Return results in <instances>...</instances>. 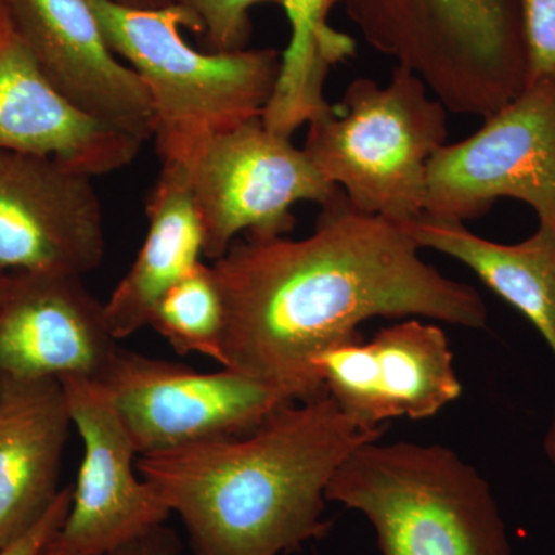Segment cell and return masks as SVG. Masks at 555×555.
<instances>
[{
    "label": "cell",
    "mask_w": 555,
    "mask_h": 555,
    "mask_svg": "<svg viewBox=\"0 0 555 555\" xmlns=\"http://www.w3.org/2000/svg\"><path fill=\"white\" fill-rule=\"evenodd\" d=\"M122 9L137 11H159L178 5L179 0H108Z\"/></svg>",
    "instance_id": "obj_25"
},
{
    "label": "cell",
    "mask_w": 555,
    "mask_h": 555,
    "mask_svg": "<svg viewBox=\"0 0 555 555\" xmlns=\"http://www.w3.org/2000/svg\"><path fill=\"white\" fill-rule=\"evenodd\" d=\"M385 430L357 426L324 393L288 401L243 436L138 455L137 469L196 555H283L327 534L332 477Z\"/></svg>",
    "instance_id": "obj_2"
},
{
    "label": "cell",
    "mask_w": 555,
    "mask_h": 555,
    "mask_svg": "<svg viewBox=\"0 0 555 555\" xmlns=\"http://www.w3.org/2000/svg\"><path fill=\"white\" fill-rule=\"evenodd\" d=\"M422 248L465 264L537 328L555 358V229L539 224L517 244L481 238L463 222L420 218L411 224Z\"/></svg>",
    "instance_id": "obj_18"
},
{
    "label": "cell",
    "mask_w": 555,
    "mask_h": 555,
    "mask_svg": "<svg viewBox=\"0 0 555 555\" xmlns=\"http://www.w3.org/2000/svg\"><path fill=\"white\" fill-rule=\"evenodd\" d=\"M0 305V383L82 377L100 382L119 350L104 305L79 276L11 273Z\"/></svg>",
    "instance_id": "obj_14"
},
{
    "label": "cell",
    "mask_w": 555,
    "mask_h": 555,
    "mask_svg": "<svg viewBox=\"0 0 555 555\" xmlns=\"http://www.w3.org/2000/svg\"><path fill=\"white\" fill-rule=\"evenodd\" d=\"M500 199L525 203L555 229V78L528 83L427 164L426 217L465 224Z\"/></svg>",
    "instance_id": "obj_7"
},
{
    "label": "cell",
    "mask_w": 555,
    "mask_h": 555,
    "mask_svg": "<svg viewBox=\"0 0 555 555\" xmlns=\"http://www.w3.org/2000/svg\"><path fill=\"white\" fill-rule=\"evenodd\" d=\"M420 250L411 224L358 210L341 189L306 238L235 241L211 266L224 306L221 367L305 401L326 393L318 358L363 338L358 327L371 318L485 327L477 288Z\"/></svg>",
    "instance_id": "obj_1"
},
{
    "label": "cell",
    "mask_w": 555,
    "mask_h": 555,
    "mask_svg": "<svg viewBox=\"0 0 555 555\" xmlns=\"http://www.w3.org/2000/svg\"><path fill=\"white\" fill-rule=\"evenodd\" d=\"M149 326L179 356L199 353L221 364L224 306L211 266L201 262L169 288L153 309Z\"/></svg>",
    "instance_id": "obj_20"
},
{
    "label": "cell",
    "mask_w": 555,
    "mask_h": 555,
    "mask_svg": "<svg viewBox=\"0 0 555 555\" xmlns=\"http://www.w3.org/2000/svg\"><path fill=\"white\" fill-rule=\"evenodd\" d=\"M326 495L366 518L382 555H513L491 486L441 444H363Z\"/></svg>",
    "instance_id": "obj_4"
},
{
    "label": "cell",
    "mask_w": 555,
    "mask_h": 555,
    "mask_svg": "<svg viewBox=\"0 0 555 555\" xmlns=\"http://www.w3.org/2000/svg\"><path fill=\"white\" fill-rule=\"evenodd\" d=\"M108 555H181V543L173 531L160 525Z\"/></svg>",
    "instance_id": "obj_24"
},
{
    "label": "cell",
    "mask_w": 555,
    "mask_h": 555,
    "mask_svg": "<svg viewBox=\"0 0 555 555\" xmlns=\"http://www.w3.org/2000/svg\"><path fill=\"white\" fill-rule=\"evenodd\" d=\"M60 382L83 459L57 539L78 553L108 555L164 525L170 509L156 489L137 476V449L101 383L82 377Z\"/></svg>",
    "instance_id": "obj_12"
},
{
    "label": "cell",
    "mask_w": 555,
    "mask_h": 555,
    "mask_svg": "<svg viewBox=\"0 0 555 555\" xmlns=\"http://www.w3.org/2000/svg\"><path fill=\"white\" fill-rule=\"evenodd\" d=\"M89 3L109 49L147 87L163 169L188 175L208 142L264 115L280 76V51L201 53L179 33L190 30L189 14L179 5L137 11L108 0Z\"/></svg>",
    "instance_id": "obj_3"
},
{
    "label": "cell",
    "mask_w": 555,
    "mask_h": 555,
    "mask_svg": "<svg viewBox=\"0 0 555 555\" xmlns=\"http://www.w3.org/2000/svg\"><path fill=\"white\" fill-rule=\"evenodd\" d=\"M47 78L87 115L147 141V87L109 49L89 0H2Z\"/></svg>",
    "instance_id": "obj_13"
},
{
    "label": "cell",
    "mask_w": 555,
    "mask_h": 555,
    "mask_svg": "<svg viewBox=\"0 0 555 555\" xmlns=\"http://www.w3.org/2000/svg\"><path fill=\"white\" fill-rule=\"evenodd\" d=\"M203 228L204 257L217 261L241 233L286 236L298 203L323 206L339 188L318 173L305 150L273 133L261 118L208 142L188 171Z\"/></svg>",
    "instance_id": "obj_8"
},
{
    "label": "cell",
    "mask_w": 555,
    "mask_h": 555,
    "mask_svg": "<svg viewBox=\"0 0 555 555\" xmlns=\"http://www.w3.org/2000/svg\"><path fill=\"white\" fill-rule=\"evenodd\" d=\"M545 452L547 459H550L551 465H553L555 470V408L553 420H551V425L547 427V433L545 437Z\"/></svg>",
    "instance_id": "obj_26"
},
{
    "label": "cell",
    "mask_w": 555,
    "mask_h": 555,
    "mask_svg": "<svg viewBox=\"0 0 555 555\" xmlns=\"http://www.w3.org/2000/svg\"><path fill=\"white\" fill-rule=\"evenodd\" d=\"M145 214L144 244L104 305L109 334L118 341L149 326L159 299L201 264L203 255V228L184 171L160 169Z\"/></svg>",
    "instance_id": "obj_17"
},
{
    "label": "cell",
    "mask_w": 555,
    "mask_h": 555,
    "mask_svg": "<svg viewBox=\"0 0 555 555\" xmlns=\"http://www.w3.org/2000/svg\"><path fill=\"white\" fill-rule=\"evenodd\" d=\"M100 383L138 455L243 436L291 401L280 390L230 369L199 374L122 347Z\"/></svg>",
    "instance_id": "obj_9"
},
{
    "label": "cell",
    "mask_w": 555,
    "mask_h": 555,
    "mask_svg": "<svg viewBox=\"0 0 555 555\" xmlns=\"http://www.w3.org/2000/svg\"><path fill=\"white\" fill-rule=\"evenodd\" d=\"M528 83L555 78V0H521Z\"/></svg>",
    "instance_id": "obj_22"
},
{
    "label": "cell",
    "mask_w": 555,
    "mask_h": 555,
    "mask_svg": "<svg viewBox=\"0 0 555 555\" xmlns=\"http://www.w3.org/2000/svg\"><path fill=\"white\" fill-rule=\"evenodd\" d=\"M69 425L60 379L0 383V550L38 524L60 495Z\"/></svg>",
    "instance_id": "obj_16"
},
{
    "label": "cell",
    "mask_w": 555,
    "mask_h": 555,
    "mask_svg": "<svg viewBox=\"0 0 555 555\" xmlns=\"http://www.w3.org/2000/svg\"><path fill=\"white\" fill-rule=\"evenodd\" d=\"M337 0H281L291 22V42L281 54L275 91L262 115L273 133L291 138L335 107L324 96L332 67L356 56V40L328 25Z\"/></svg>",
    "instance_id": "obj_19"
},
{
    "label": "cell",
    "mask_w": 555,
    "mask_h": 555,
    "mask_svg": "<svg viewBox=\"0 0 555 555\" xmlns=\"http://www.w3.org/2000/svg\"><path fill=\"white\" fill-rule=\"evenodd\" d=\"M328 397L357 426L372 430L396 418H433L462 397L443 328L404 318L326 350L315 361Z\"/></svg>",
    "instance_id": "obj_11"
},
{
    "label": "cell",
    "mask_w": 555,
    "mask_h": 555,
    "mask_svg": "<svg viewBox=\"0 0 555 555\" xmlns=\"http://www.w3.org/2000/svg\"><path fill=\"white\" fill-rule=\"evenodd\" d=\"M73 488L61 489L60 495L38 524L28 529L20 539L0 550V555H43L54 537L60 534L72 507Z\"/></svg>",
    "instance_id": "obj_23"
},
{
    "label": "cell",
    "mask_w": 555,
    "mask_h": 555,
    "mask_svg": "<svg viewBox=\"0 0 555 555\" xmlns=\"http://www.w3.org/2000/svg\"><path fill=\"white\" fill-rule=\"evenodd\" d=\"M447 139V107L397 65L385 87L352 80L341 105L309 124L302 150L358 210L414 224L425 217L427 164Z\"/></svg>",
    "instance_id": "obj_6"
},
{
    "label": "cell",
    "mask_w": 555,
    "mask_h": 555,
    "mask_svg": "<svg viewBox=\"0 0 555 555\" xmlns=\"http://www.w3.org/2000/svg\"><path fill=\"white\" fill-rule=\"evenodd\" d=\"M11 280H13V275H11L10 272H5V270L0 269V305H2L7 292H9Z\"/></svg>",
    "instance_id": "obj_28"
},
{
    "label": "cell",
    "mask_w": 555,
    "mask_h": 555,
    "mask_svg": "<svg viewBox=\"0 0 555 555\" xmlns=\"http://www.w3.org/2000/svg\"><path fill=\"white\" fill-rule=\"evenodd\" d=\"M142 144L54 87L0 0V152L49 156L94 178L129 166Z\"/></svg>",
    "instance_id": "obj_15"
},
{
    "label": "cell",
    "mask_w": 555,
    "mask_h": 555,
    "mask_svg": "<svg viewBox=\"0 0 555 555\" xmlns=\"http://www.w3.org/2000/svg\"><path fill=\"white\" fill-rule=\"evenodd\" d=\"M43 555H87L82 553H78V551L69 550L68 546H65L64 543L57 539V535L54 537L53 542L50 543L49 547H47L46 553Z\"/></svg>",
    "instance_id": "obj_27"
},
{
    "label": "cell",
    "mask_w": 555,
    "mask_h": 555,
    "mask_svg": "<svg viewBox=\"0 0 555 555\" xmlns=\"http://www.w3.org/2000/svg\"><path fill=\"white\" fill-rule=\"evenodd\" d=\"M372 49L448 112L492 115L528 86L521 0H337Z\"/></svg>",
    "instance_id": "obj_5"
},
{
    "label": "cell",
    "mask_w": 555,
    "mask_h": 555,
    "mask_svg": "<svg viewBox=\"0 0 555 555\" xmlns=\"http://www.w3.org/2000/svg\"><path fill=\"white\" fill-rule=\"evenodd\" d=\"M261 3L281 5V0H179L190 17V30L203 36L210 51L247 50L251 38L250 11Z\"/></svg>",
    "instance_id": "obj_21"
},
{
    "label": "cell",
    "mask_w": 555,
    "mask_h": 555,
    "mask_svg": "<svg viewBox=\"0 0 555 555\" xmlns=\"http://www.w3.org/2000/svg\"><path fill=\"white\" fill-rule=\"evenodd\" d=\"M104 251L93 178L49 156L0 152V269L82 278Z\"/></svg>",
    "instance_id": "obj_10"
}]
</instances>
